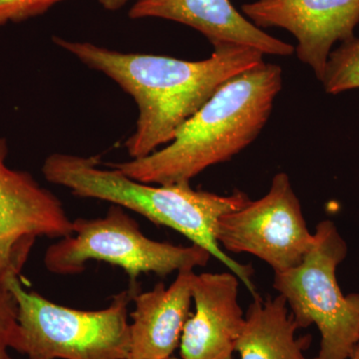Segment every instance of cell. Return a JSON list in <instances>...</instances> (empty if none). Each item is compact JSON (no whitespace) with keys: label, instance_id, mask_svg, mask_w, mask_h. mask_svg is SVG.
<instances>
[{"label":"cell","instance_id":"cell-8","mask_svg":"<svg viewBox=\"0 0 359 359\" xmlns=\"http://www.w3.org/2000/svg\"><path fill=\"white\" fill-rule=\"evenodd\" d=\"M8 146L0 138V285L20 278L36 238L73 235L60 200L32 174L7 165Z\"/></svg>","mask_w":359,"mask_h":359},{"label":"cell","instance_id":"cell-5","mask_svg":"<svg viewBox=\"0 0 359 359\" xmlns=\"http://www.w3.org/2000/svg\"><path fill=\"white\" fill-rule=\"evenodd\" d=\"M313 236L299 266L275 273L273 287L287 302L299 330L318 327L320 346L313 359H348L359 342V294L344 295L337 282L346 242L330 219L318 223Z\"/></svg>","mask_w":359,"mask_h":359},{"label":"cell","instance_id":"cell-10","mask_svg":"<svg viewBox=\"0 0 359 359\" xmlns=\"http://www.w3.org/2000/svg\"><path fill=\"white\" fill-rule=\"evenodd\" d=\"M235 273H195L191 314L182 332L183 359H233L245 325Z\"/></svg>","mask_w":359,"mask_h":359},{"label":"cell","instance_id":"cell-13","mask_svg":"<svg viewBox=\"0 0 359 359\" xmlns=\"http://www.w3.org/2000/svg\"><path fill=\"white\" fill-rule=\"evenodd\" d=\"M245 320L236 349L240 359H309L304 351L311 337H297L299 327L282 295L254 297Z\"/></svg>","mask_w":359,"mask_h":359},{"label":"cell","instance_id":"cell-9","mask_svg":"<svg viewBox=\"0 0 359 359\" xmlns=\"http://www.w3.org/2000/svg\"><path fill=\"white\" fill-rule=\"evenodd\" d=\"M242 11L259 28L292 33L297 58L320 81L334 45L353 39L359 23V0H256Z\"/></svg>","mask_w":359,"mask_h":359},{"label":"cell","instance_id":"cell-3","mask_svg":"<svg viewBox=\"0 0 359 359\" xmlns=\"http://www.w3.org/2000/svg\"><path fill=\"white\" fill-rule=\"evenodd\" d=\"M42 173L47 181L69 189L78 197L112 203L178 231L216 257L256 297L252 269L228 256L216 238L219 219L248 204L250 199L247 194L236 191L219 195L195 190L190 183L153 186L130 178L114 168H101L98 158L62 153L47 157Z\"/></svg>","mask_w":359,"mask_h":359},{"label":"cell","instance_id":"cell-15","mask_svg":"<svg viewBox=\"0 0 359 359\" xmlns=\"http://www.w3.org/2000/svg\"><path fill=\"white\" fill-rule=\"evenodd\" d=\"M18 306L7 287L0 285V359L9 358L18 344Z\"/></svg>","mask_w":359,"mask_h":359},{"label":"cell","instance_id":"cell-11","mask_svg":"<svg viewBox=\"0 0 359 359\" xmlns=\"http://www.w3.org/2000/svg\"><path fill=\"white\" fill-rule=\"evenodd\" d=\"M133 20L176 21L204 34L212 46L236 44L264 55L290 56L294 46L271 36L244 18L230 0H139L129 11Z\"/></svg>","mask_w":359,"mask_h":359},{"label":"cell","instance_id":"cell-4","mask_svg":"<svg viewBox=\"0 0 359 359\" xmlns=\"http://www.w3.org/2000/svg\"><path fill=\"white\" fill-rule=\"evenodd\" d=\"M6 287L18 306L15 351L28 359L129 358L128 309L138 285L113 297L108 308L92 311L59 306L27 292L20 278L9 280Z\"/></svg>","mask_w":359,"mask_h":359},{"label":"cell","instance_id":"cell-12","mask_svg":"<svg viewBox=\"0 0 359 359\" xmlns=\"http://www.w3.org/2000/svg\"><path fill=\"white\" fill-rule=\"evenodd\" d=\"M194 276L193 268H184L170 287L159 283L150 292L135 295L128 359L171 358L192 314Z\"/></svg>","mask_w":359,"mask_h":359},{"label":"cell","instance_id":"cell-17","mask_svg":"<svg viewBox=\"0 0 359 359\" xmlns=\"http://www.w3.org/2000/svg\"><path fill=\"white\" fill-rule=\"evenodd\" d=\"M130 1L137 2L139 0H98L99 4H101L103 8L111 11L122 8L123 6H126Z\"/></svg>","mask_w":359,"mask_h":359},{"label":"cell","instance_id":"cell-1","mask_svg":"<svg viewBox=\"0 0 359 359\" xmlns=\"http://www.w3.org/2000/svg\"><path fill=\"white\" fill-rule=\"evenodd\" d=\"M53 41L83 65L114 80L134 99L139 117L136 130L125 144L132 159L146 157L168 145L222 85L263 62L264 56L250 47L221 44L214 46L209 58L188 61L123 53L58 36Z\"/></svg>","mask_w":359,"mask_h":359},{"label":"cell","instance_id":"cell-16","mask_svg":"<svg viewBox=\"0 0 359 359\" xmlns=\"http://www.w3.org/2000/svg\"><path fill=\"white\" fill-rule=\"evenodd\" d=\"M65 0H0V26L43 14Z\"/></svg>","mask_w":359,"mask_h":359},{"label":"cell","instance_id":"cell-14","mask_svg":"<svg viewBox=\"0 0 359 359\" xmlns=\"http://www.w3.org/2000/svg\"><path fill=\"white\" fill-rule=\"evenodd\" d=\"M321 82L332 95L359 88V39L354 36L330 52Z\"/></svg>","mask_w":359,"mask_h":359},{"label":"cell","instance_id":"cell-20","mask_svg":"<svg viewBox=\"0 0 359 359\" xmlns=\"http://www.w3.org/2000/svg\"><path fill=\"white\" fill-rule=\"evenodd\" d=\"M7 359H13V358H11V356H9V358H7Z\"/></svg>","mask_w":359,"mask_h":359},{"label":"cell","instance_id":"cell-6","mask_svg":"<svg viewBox=\"0 0 359 359\" xmlns=\"http://www.w3.org/2000/svg\"><path fill=\"white\" fill-rule=\"evenodd\" d=\"M73 235L47 249L46 269L55 275H76L87 262H105L120 266L130 285H138L141 273L171 275L184 268L207 266L211 255L197 245L182 247L157 242L142 233L136 221L122 207L113 205L104 218L72 221Z\"/></svg>","mask_w":359,"mask_h":359},{"label":"cell","instance_id":"cell-2","mask_svg":"<svg viewBox=\"0 0 359 359\" xmlns=\"http://www.w3.org/2000/svg\"><path fill=\"white\" fill-rule=\"evenodd\" d=\"M282 87V68L263 61L222 85L182 125L166 147L107 166L142 183H190L208 168L231 160L256 140Z\"/></svg>","mask_w":359,"mask_h":359},{"label":"cell","instance_id":"cell-19","mask_svg":"<svg viewBox=\"0 0 359 359\" xmlns=\"http://www.w3.org/2000/svg\"><path fill=\"white\" fill-rule=\"evenodd\" d=\"M168 359H183V358H172V356H171V358H168Z\"/></svg>","mask_w":359,"mask_h":359},{"label":"cell","instance_id":"cell-18","mask_svg":"<svg viewBox=\"0 0 359 359\" xmlns=\"http://www.w3.org/2000/svg\"><path fill=\"white\" fill-rule=\"evenodd\" d=\"M348 359H359V342L358 344V346H355V348H354V351H353V353H351V355L349 356Z\"/></svg>","mask_w":359,"mask_h":359},{"label":"cell","instance_id":"cell-7","mask_svg":"<svg viewBox=\"0 0 359 359\" xmlns=\"http://www.w3.org/2000/svg\"><path fill=\"white\" fill-rule=\"evenodd\" d=\"M216 238L222 249L259 257L276 273L299 266L314 236L289 175L278 173L264 197L219 219Z\"/></svg>","mask_w":359,"mask_h":359}]
</instances>
